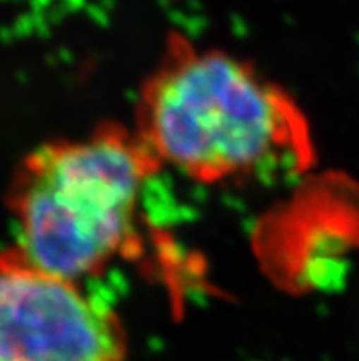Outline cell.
Masks as SVG:
<instances>
[{"label": "cell", "mask_w": 359, "mask_h": 361, "mask_svg": "<svg viewBox=\"0 0 359 361\" xmlns=\"http://www.w3.org/2000/svg\"><path fill=\"white\" fill-rule=\"evenodd\" d=\"M147 156L114 134L35 156L17 197V259L83 283L125 250L136 226Z\"/></svg>", "instance_id": "obj_1"}, {"label": "cell", "mask_w": 359, "mask_h": 361, "mask_svg": "<svg viewBox=\"0 0 359 361\" xmlns=\"http://www.w3.org/2000/svg\"><path fill=\"white\" fill-rule=\"evenodd\" d=\"M145 133L159 160L202 180L251 174L296 143L290 103L235 57L191 54L171 63L147 97Z\"/></svg>", "instance_id": "obj_2"}, {"label": "cell", "mask_w": 359, "mask_h": 361, "mask_svg": "<svg viewBox=\"0 0 359 361\" xmlns=\"http://www.w3.org/2000/svg\"><path fill=\"white\" fill-rule=\"evenodd\" d=\"M112 312L83 283L0 262V361H121Z\"/></svg>", "instance_id": "obj_3"}]
</instances>
